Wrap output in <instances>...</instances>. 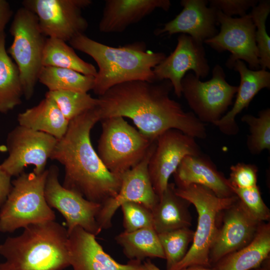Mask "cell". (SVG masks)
Listing matches in <instances>:
<instances>
[{"label": "cell", "instance_id": "1", "mask_svg": "<svg viewBox=\"0 0 270 270\" xmlns=\"http://www.w3.org/2000/svg\"><path fill=\"white\" fill-rule=\"evenodd\" d=\"M162 82L134 80L112 87L98 98L100 121L114 116L129 118L152 141L170 129L195 138H206L204 124L170 98L173 88L168 80Z\"/></svg>", "mask_w": 270, "mask_h": 270}, {"label": "cell", "instance_id": "2", "mask_svg": "<svg viewBox=\"0 0 270 270\" xmlns=\"http://www.w3.org/2000/svg\"><path fill=\"white\" fill-rule=\"evenodd\" d=\"M98 121L97 107L70 120L50 158L64 166V188L102 205L117 195L122 180L106 168L92 145L90 132Z\"/></svg>", "mask_w": 270, "mask_h": 270}, {"label": "cell", "instance_id": "3", "mask_svg": "<svg viewBox=\"0 0 270 270\" xmlns=\"http://www.w3.org/2000/svg\"><path fill=\"white\" fill-rule=\"evenodd\" d=\"M69 42L72 48L90 56L96 62L98 70L92 90L98 96L126 82H155L153 69L166 57L164 52L146 50L143 42L113 47L82 34Z\"/></svg>", "mask_w": 270, "mask_h": 270}, {"label": "cell", "instance_id": "4", "mask_svg": "<svg viewBox=\"0 0 270 270\" xmlns=\"http://www.w3.org/2000/svg\"><path fill=\"white\" fill-rule=\"evenodd\" d=\"M24 228L0 244L4 270H62L70 266L66 228L52 220Z\"/></svg>", "mask_w": 270, "mask_h": 270}, {"label": "cell", "instance_id": "5", "mask_svg": "<svg viewBox=\"0 0 270 270\" xmlns=\"http://www.w3.org/2000/svg\"><path fill=\"white\" fill-rule=\"evenodd\" d=\"M180 196L192 204L198 214V225L192 244L184 258L169 270H182L194 266L210 267V252L221 212L238 198H220L209 188L196 184L176 188Z\"/></svg>", "mask_w": 270, "mask_h": 270}, {"label": "cell", "instance_id": "6", "mask_svg": "<svg viewBox=\"0 0 270 270\" xmlns=\"http://www.w3.org/2000/svg\"><path fill=\"white\" fill-rule=\"evenodd\" d=\"M48 170L36 174L24 172L12 182V188L0 210V232H12L30 224L55 220L44 195Z\"/></svg>", "mask_w": 270, "mask_h": 270}, {"label": "cell", "instance_id": "7", "mask_svg": "<svg viewBox=\"0 0 270 270\" xmlns=\"http://www.w3.org/2000/svg\"><path fill=\"white\" fill-rule=\"evenodd\" d=\"M98 152L106 168L121 175L138 164L146 156L152 141L121 116L104 118Z\"/></svg>", "mask_w": 270, "mask_h": 270}, {"label": "cell", "instance_id": "8", "mask_svg": "<svg viewBox=\"0 0 270 270\" xmlns=\"http://www.w3.org/2000/svg\"><path fill=\"white\" fill-rule=\"evenodd\" d=\"M9 31L13 41L7 52L18 68L24 96L30 100L42 67L46 38L40 30L36 15L23 6L16 12Z\"/></svg>", "mask_w": 270, "mask_h": 270}, {"label": "cell", "instance_id": "9", "mask_svg": "<svg viewBox=\"0 0 270 270\" xmlns=\"http://www.w3.org/2000/svg\"><path fill=\"white\" fill-rule=\"evenodd\" d=\"M182 94L193 113L202 123L214 124L232 104L238 86L229 84L222 68L216 64L212 78L202 82L194 74H186L181 82Z\"/></svg>", "mask_w": 270, "mask_h": 270}, {"label": "cell", "instance_id": "10", "mask_svg": "<svg viewBox=\"0 0 270 270\" xmlns=\"http://www.w3.org/2000/svg\"><path fill=\"white\" fill-rule=\"evenodd\" d=\"M92 4L91 0H24L23 7L38 18L45 36L70 42L84 34L88 24L82 10Z\"/></svg>", "mask_w": 270, "mask_h": 270}, {"label": "cell", "instance_id": "11", "mask_svg": "<svg viewBox=\"0 0 270 270\" xmlns=\"http://www.w3.org/2000/svg\"><path fill=\"white\" fill-rule=\"evenodd\" d=\"M57 141L48 134L18 125L8 135V155L1 166L11 177L20 176L28 165L34 166L35 174H41L46 170Z\"/></svg>", "mask_w": 270, "mask_h": 270}, {"label": "cell", "instance_id": "12", "mask_svg": "<svg viewBox=\"0 0 270 270\" xmlns=\"http://www.w3.org/2000/svg\"><path fill=\"white\" fill-rule=\"evenodd\" d=\"M220 32L204 42L215 50L231 53L226 62L227 68L232 69L236 61L244 60L252 70L260 68L258 52L255 40L256 27L248 14L233 18L216 10Z\"/></svg>", "mask_w": 270, "mask_h": 270}, {"label": "cell", "instance_id": "13", "mask_svg": "<svg viewBox=\"0 0 270 270\" xmlns=\"http://www.w3.org/2000/svg\"><path fill=\"white\" fill-rule=\"evenodd\" d=\"M58 168L48 169L44 195L48 205L57 210L65 218L68 234L80 227L96 236L102 231L96 221L101 204L90 201L80 194L68 189L59 181Z\"/></svg>", "mask_w": 270, "mask_h": 270}, {"label": "cell", "instance_id": "14", "mask_svg": "<svg viewBox=\"0 0 270 270\" xmlns=\"http://www.w3.org/2000/svg\"><path fill=\"white\" fill-rule=\"evenodd\" d=\"M200 154L195 138L179 130L170 129L158 136L148 164L150 180L158 197L166 190L170 177L182 160L188 156Z\"/></svg>", "mask_w": 270, "mask_h": 270}, {"label": "cell", "instance_id": "15", "mask_svg": "<svg viewBox=\"0 0 270 270\" xmlns=\"http://www.w3.org/2000/svg\"><path fill=\"white\" fill-rule=\"evenodd\" d=\"M156 143V141L152 144L138 164L121 174V185L117 195L101 205L96 221L102 230L111 227L114 214L124 203H140L151 210L157 204L158 197L154 191L148 172L149 160Z\"/></svg>", "mask_w": 270, "mask_h": 270}, {"label": "cell", "instance_id": "16", "mask_svg": "<svg viewBox=\"0 0 270 270\" xmlns=\"http://www.w3.org/2000/svg\"><path fill=\"white\" fill-rule=\"evenodd\" d=\"M261 223L250 214L238 198L224 210L219 216L210 252L211 266L224 256L248 244Z\"/></svg>", "mask_w": 270, "mask_h": 270}, {"label": "cell", "instance_id": "17", "mask_svg": "<svg viewBox=\"0 0 270 270\" xmlns=\"http://www.w3.org/2000/svg\"><path fill=\"white\" fill-rule=\"evenodd\" d=\"M202 44L188 35L180 34L174 50L154 68L156 82L168 80L175 94L180 98L182 80L187 72L193 70L200 79L206 77L210 67Z\"/></svg>", "mask_w": 270, "mask_h": 270}, {"label": "cell", "instance_id": "18", "mask_svg": "<svg viewBox=\"0 0 270 270\" xmlns=\"http://www.w3.org/2000/svg\"><path fill=\"white\" fill-rule=\"evenodd\" d=\"M70 266L73 270H142V261L118 262L105 252L96 236L80 227L68 234Z\"/></svg>", "mask_w": 270, "mask_h": 270}, {"label": "cell", "instance_id": "19", "mask_svg": "<svg viewBox=\"0 0 270 270\" xmlns=\"http://www.w3.org/2000/svg\"><path fill=\"white\" fill-rule=\"evenodd\" d=\"M206 0H182V10L173 20L157 28L156 36L168 35L180 33L190 36L203 43L218 32L216 9L207 6Z\"/></svg>", "mask_w": 270, "mask_h": 270}, {"label": "cell", "instance_id": "20", "mask_svg": "<svg viewBox=\"0 0 270 270\" xmlns=\"http://www.w3.org/2000/svg\"><path fill=\"white\" fill-rule=\"evenodd\" d=\"M173 175L176 188L196 184L209 188L220 198L236 195L228 178L218 170L208 156L202 154L186 156Z\"/></svg>", "mask_w": 270, "mask_h": 270}, {"label": "cell", "instance_id": "21", "mask_svg": "<svg viewBox=\"0 0 270 270\" xmlns=\"http://www.w3.org/2000/svg\"><path fill=\"white\" fill-rule=\"evenodd\" d=\"M169 0H106L99 30L104 33L121 32L157 8L168 11Z\"/></svg>", "mask_w": 270, "mask_h": 270}, {"label": "cell", "instance_id": "22", "mask_svg": "<svg viewBox=\"0 0 270 270\" xmlns=\"http://www.w3.org/2000/svg\"><path fill=\"white\" fill-rule=\"evenodd\" d=\"M232 68L240 76L236 100L232 108L214 124L223 134H236L239 128L236 121V116L244 108H248L255 96L262 89L270 88V72L264 70H252L243 61L235 62Z\"/></svg>", "mask_w": 270, "mask_h": 270}, {"label": "cell", "instance_id": "23", "mask_svg": "<svg viewBox=\"0 0 270 270\" xmlns=\"http://www.w3.org/2000/svg\"><path fill=\"white\" fill-rule=\"evenodd\" d=\"M270 253V224L262 222L248 244L224 256L212 266L216 270H250L269 258Z\"/></svg>", "mask_w": 270, "mask_h": 270}, {"label": "cell", "instance_id": "24", "mask_svg": "<svg viewBox=\"0 0 270 270\" xmlns=\"http://www.w3.org/2000/svg\"><path fill=\"white\" fill-rule=\"evenodd\" d=\"M176 185L168 183L158 197L152 210L154 228L158 234L191 226L192 217L188 206L190 203L176 192Z\"/></svg>", "mask_w": 270, "mask_h": 270}, {"label": "cell", "instance_id": "25", "mask_svg": "<svg viewBox=\"0 0 270 270\" xmlns=\"http://www.w3.org/2000/svg\"><path fill=\"white\" fill-rule=\"evenodd\" d=\"M17 120L18 125L46 133L57 140L66 134L70 122L55 102L46 96L36 106L20 113Z\"/></svg>", "mask_w": 270, "mask_h": 270}, {"label": "cell", "instance_id": "26", "mask_svg": "<svg viewBox=\"0 0 270 270\" xmlns=\"http://www.w3.org/2000/svg\"><path fill=\"white\" fill-rule=\"evenodd\" d=\"M6 34L0 32V113L6 114L22 103L20 73L6 48Z\"/></svg>", "mask_w": 270, "mask_h": 270}, {"label": "cell", "instance_id": "27", "mask_svg": "<svg viewBox=\"0 0 270 270\" xmlns=\"http://www.w3.org/2000/svg\"><path fill=\"white\" fill-rule=\"evenodd\" d=\"M116 242L130 260L142 261L146 258L165 259L158 234L154 228H146L132 232H123L115 237Z\"/></svg>", "mask_w": 270, "mask_h": 270}, {"label": "cell", "instance_id": "28", "mask_svg": "<svg viewBox=\"0 0 270 270\" xmlns=\"http://www.w3.org/2000/svg\"><path fill=\"white\" fill-rule=\"evenodd\" d=\"M42 66L72 70L86 76H95L97 70L92 64L85 62L66 42L58 38L46 40L42 57Z\"/></svg>", "mask_w": 270, "mask_h": 270}, {"label": "cell", "instance_id": "29", "mask_svg": "<svg viewBox=\"0 0 270 270\" xmlns=\"http://www.w3.org/2000/svg\"><path fill=\"white\" fill-rule=\"evenodd\" d=\"M94 76H86L76 71L52 66H42L38 80L48 91L70 90L88 92L92 90Z\"/></svg>", "mask_w": 270, "mask_h": 270}, {"label": "cell", "instance_id": "30", "mask_svg": "<svg viewBox=\"0 0 270 270\" xmlns=\"http://www.w3.org/2000/svg\"><path fill=\"white\" fill-rule=\"evenodd\" d=\"M45 96L51 98L69 121L98 106V98L88 92L70 90L48 91Z\"/></svg>", "mask_w": 270, "mask_h": 270}, {"label": "cell", "instance_id": "31", "mask_svg": "<svg viewBox=\"0 0 270 270\" xmlns=\"http://www.w3.org/2000/svg\"><path fill=\"white\" fill-rule=\"evenodd\" d=\"M194 234V232L188 228L158 234L166 262V270L170 269L184 258Z\"/></svg>", "mask_w": 270, "mask_h": 270}, {"label": "cell", "instance_id": "32", "mask_svg": "<svg viewBox=\"0 0 270 270\" xmlns=\"http://www.w3.org/2000/svg\"><path fill=\"white\" fill-rule=\"evenodd\" d=\"M242 122L249 126L247 148L252 154H258L264 150H270V109L259 112L258 117L250 114L242 116Z\"/></svg>", "mask_w": 270, "mask_h": 270}, {"label": "cell", "instance_id": "33", "mask_svg": "<svg viewBox=\"0 0 270 270\" xmlns=\"http://www.w3.org/2000/svg\"><path fill=\"white\" fill-rule=\"evenodd\" d=\"M270 12V0H260L249 14L256 27L255 40L260 68H270V38L266 32V20Z\"/></svg>", "mask_w": 270, "mask_h": 270}, {"label": "cell", "instance_id": "34", "mask_svg": "<svg viewBox=\"0 0 270 270\" xmlns=\"http://www.w3.org/2000/svg\"><path fill=\"white\" fill-rule=\"evenodd\" d=\"M124 232H132L146 228H154L152 211L144 204L134 202L122 204Z\"/></svg>", "mask_w": 270, "mask_h": 270}, {"label": "cell", "instance_id": "35", "mask_svg": "<svg viewBox=\"0 0 270 270\" xmlns=\"http://www.w3.org/2000/svg\"><path fill=\"white\" fill-rule=\"evenodd\" d=\"M232 189L234 194L256 220L260 222L269 220L270 210L263 201L258 186L246 188Z\"/></svg>", "mask_w": 270, "mask_h": 270}, {"label": "cell", "instance_id": "36", "mask_svg": "<svg viewBox=\"0 0 270 270\" xmlns=\"http://www.w3.org/2000/svg\"><path fill=\"white\" fill-rule=\"evenodd\" d=\"M228 178L232 188H246L257 186V166L253 164L238 162L230 168Z\"/></svg>", "mask_w": 270, "mask_h": 270}, {"label": "cell", "instance_id": "37", "mask_svg": "<svg viewBox=\"0 0 270 270\" xmlns=\"http://www.w3.org/2000/svg\"><path fill=\"white\" fill-rule=\"evenodd\" d=\"M257 0H210V6L220 10L226 16L232 17L239 15L240 17L246 14V11L258 4Z\"/></svg>", "mask_w": 270, "mask_h": 270}, {"label": "cell", "instance_id": "38", "mask_svg": "<svg viewBox=\"0 0 270 270\" xmlns=\"http://www.w3.org/2000/svg\"><path fill=\"white\" fill-rule=\"evenodd\" d=\"M11 178L2 169L0 164V208L4 202L12 188Z\"/></svg>", "mask_w": 270, "mask_h": 270}, {"label": "cell", "instance_id": "39", "mask_svg": "<svg viewBox=\"0 0 270 270\" xmlns=\"http://www.w3.org/2000/svg\"><path fill=\"white\" fill-rule=\"evenodd\" d=\"M12 16V10L9 2L6 0H0V32H4Z\"/></svg>", "mask_w": 270, "mask_h": 270}, {"label": "cell", "instance_id": "40", "mask_svg": "<svg viewBox=\"0 0 270 270\" xmlns=\"http://www.w3.org/2000/svg\"><path fill=\"white\" fill-rule=\"evenodd\" d=\"M142 270H161L150 260L142 263Z\"/></svg>", "mask_w": 270, "mask_h": 270}, {"label": "cell", "instance_id": "41", "mask_svg": "<svg viewBox=\"0 0 270 270\" xmlns=\"http://www.w3.org/2000/svg\"><path fill=\"white\" fill-rule=\"evenodd\" d=\"M182 270H216L213 266L206 267L201 266H194L188 267Z\"/></svg>", "mask_w": 270, "mask_h": 270}, {"label": "cell", "instance_id": "42", "mask_svg": "<svg viewBox=\"0 0 270 270\" xmlns=\"http://www.w3.org/2000/svg\"><path fill=\"white\" fill-rule=\"evenodd\" d=\"M270 259L266 260L260 266L250 270H270Z\"/></svg>", "mask_w": 270, "mask_h": 270}, {"label": "cell", "instance_id": "43", "mask_svg": "<svg viewBox=\"0 0 270 270\" xmlns=\"http://www.w3.org/2000/svg\"><path fill=\"white\" fill-rule=\"evenodd\" d=\"M0 270H4L0 266Z\"/></svg>", "mask_w": 270, "mask_h": 270}]
</instances>
